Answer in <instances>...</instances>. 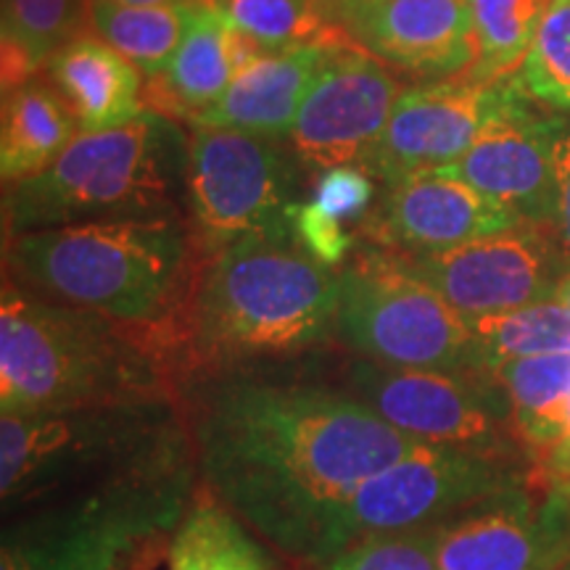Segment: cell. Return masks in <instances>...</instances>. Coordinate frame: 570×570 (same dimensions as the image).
<instances>
[{
	"label": "cell",
	"instance_id": "1",
	"mask_svg": "<svg viewBox=\"0 0 570 570\" xmlns=\"http://www.w3.org/2000/svg\"><path fill=\"white\" fill-rule=\"evenodd\" d=\"M185 423L212 494L277 550L312 566L348 497L423 444L352 391L252 375L196 381Z\"/></svg>",
	"mask_w": 570,
	"mask_h": 570
},
{
	"label": "cell",
	"instance_id": "2",
	"mask_svg": "<svg viewBox=\"0 0 570 570\" xmlns=\"http://www.w3.org/2000/svg\"><path fill=\"white\" fill-rule=\"evenodd\" d=\"M125 327L3 277L0 412L32 415L173 399L159 346L132 338Z\"/></svg>",
	"mask_w": 570,
	"mask_h": 570
},
{
	"label": "cell",
	"instance_id": "3",
	"mask_svg": "<svg viewBox=\"0 0 570 570\" xmlns=\"http://www.w3.org/2000/svg\"><path fill=\"white\" fill-rule=\"evenodd\" d=\"M196 473L185 439L127 473L11 512L0 570H146L194 502Z\"/></svg>",
	"mask_w": 570,
	"mask_h": 570
},
{
	"label": "cell",
	"instance_id": "4",
	"mask_svg": "<svg viewBox=\"0 0 570 570\" xmlns=\"http://www.w3.org/2000/svg\"><path fill=\"white\" fill-rule=\"evenodd\" d=\"M194 235L177 219H101L6 238V277L125 325H159L188 281Z\"/></svg>",
	"mask_w": 570,
	"mask_h": 570
},
{
	"label": "cell",
	"instance_id": "5",
	"mask_svg": "<svg viewBox=\"0 0 570 570\" xmlns=\"http://www.w3.org/2000/svg\"><path fill=\"white\" fill-rule=\"evenodd\" d=\"M188 196V142L161 111L80 132L42 173L3 196L6 238L101 219H177Z\"/></svg>",
	"mask_w": 570,
	"mask_h": 570
},
{
	"label": "cell",
	"instance_id": "6",
	"mask_svg": "<svg viewBox=\"0 0 570 570\" xmlns=\"http://www.w3.org/2000/svg\"><path fill=\"white\" fill-rule=\"evenodd\" d=\"M338 275L298 244L240 238L212 254L190 336L214 365L309 352L336 336Z\"/></svg>",
	"mask_w": 570,
	"mask_h": 570
},
{
	"label": "cell",
	"instance_id": "7",
	"mask_svg": "<svg viewBox=\"0 0 570 570\" xmlns=\"http://www.w3.org/2000/svg\"><path fill=\"white\" fill-rule=\"evenodd\" d=\"M185 439L188 423L175 399L0 415L3 512L114 479Z\"/></svg>",
	"mask_w": 570,
	"mask_h": 570
},
{
	"label": "cell",
	"instance_id": "8",
	"mask_svg": "<svg viewBox=\"0 0 570 570\" xmlns=\"http://www.w3.org/2000/svg\"><path fill=\"white\" fill-rule=\"evenodd\" d=\"M336 338L386 367L491 373L468 320L386 248L338 273Z\"/></svg>",
	"mask_w": 570,
	"mask_h": 570
},
{
	"label": "cell",
	"instance_id": "9",
	"mask_svg": "<svg viewBox=\"0 0 570 570\" xmlns=\"http://www.w3.org/2000/svg\"><path fill=\"white\" fill-rule=\"evenodd\" d=\"M194 244L217 254L240 238L296 244L294 169L273 138L194 125L188 140Z\"/></svg>",
	"mask_w": 570,
	"mask_h": 570
},
{
	"label": "cell",
	"instance_id": "10",
	"mask_svg": "<svg viewBox=\"0 0 570 570\" xmlns=\"http://www.w3.org/2000/svg\"><path fill=\"white\" fill-rule=\"evenodd\" d=\"M512 487H518V475L508 460L458 446L417 444L348 497L317 566L356 539L433 529Z\"/></svg>",
	"mask_w": 570,
	"mask_h": 570
},
{
	"label": "cell",
	"instance_id": "11",
	"mask_svg": "<svg viewBox=\"0 0 570 570\" xmlns=\"http://www.w3.org/2000/svg\"><path fill=\"white\" fill-rule=\"evenodd\" d=\"M348 391L386 423L423 444L458 446L508 458V394L491 373L386 367L356 360L346 370Z\"/></svg>",
	"mask_w": 570,
	"mask_h": 570
},
{
	"label": "cell",
	"instance_id": "12",
	"mask_svg": "<svg viewBox=\"0 0 570 570\" xmlns=\"http://www.w3.org/2000/svg\"><path fill=\"white\" fill-rule=\"evenodd\" d=\"M531 106L520 80L433 82L402 90L362 169L386 185L454 164L497 119Z\"/></svg>",
	"mask_w": 570,
	"mask_h": 570
},
{
	"label": "cell",
	"instance_id": "13",
	"mask_svg": "<svg viewBox=\"0 0 570 570\" xmlns=\"http://www.w3.org/2000/svg\"><path fill=\"white\" fill-rule=\"evenodd\" d=\"M547 230L520 223L439 254L394 256L462 317L497 315L554 298L570 262Z\"/></svg>",
	"mask_w": 570,
	"mask_h": 570
},
{
	"label": "cell",
	"instance_id": "14",
	"mask_svg": "<svg viewBox=\"0 0 570 570\" xmlns=\"http://www.w3.org/2000/svg\"><path fill=\"white\" fill-rule=\"evenodd\" d=\"M402 96L386 63L365 48L338 46L306 92L288 138L309 169L362 164Z\"/></svg>",
	"mask_w": 570,
	"mask_h": 570
},
{
	"label": "cell",
	"instance_id": "15",
	"mask_svg": "<svg viewBox=\"0 0 570 570\" xmlns=\"http://www.w3.org/2000/svg\"><path fill=\"white\" fill-rule=\"evenodd\" d=\"M439 570H560L570 560V518L552 499L533 504L512 487L436 525Z\"/></svg>",
	"mask_w": 570,
	"mask_h": 570
},
{
	"label": "cell",
	"instance_id": "16",
	"mask_svg": "<svg viewBox=\"0 0 570 570\" xmlns=\"http://www.w3.org/2000/svg\"><path fill=\"white\" fill-rule=\"evenodd\" d=\"M560 125L562 119L541 117L533 106H525L489 125L458 161L436 169V175L473 185L523 223L554 230V138Z\"/></svg>",
	"mask_w": 570,
	"mask_h": 570
},
{
	"label": "cell",
	"instance_id": "17",
	"mask_svg": "<svg viewBox=\"0 0 570 570\" xmlns=\"http://www.w3.org/2000/svg\"><path fill=\"white\" fill-rule=\"evenodd\" d=\"M520 223L518 214L473 185L428 173L386 185V196L362 230L391 254L415 256L446 252Z\"/></svg>",
	"mask_w": 570,
	"mask_h": 570
},
{
	"label": "cell",
	"instance_id": "18",
	"mask_svg": "<svg viewBox=\"0 0 570 570\" xmlns=\"http://www.w3.org/2000/svg\"><path fill=\"white\" fill-rule=\"evenodd\" d=\"M344 30L375 59L428 80L468 75L479 53L468 0H370Z\"/></svg>",
	"mask_w": 570,
	"mask_h": 570
},
{
	"label": "cell",
	"instance_id": "19",
	"mask_svg": "<svg viewBox=\"0 0 570 570\" xmlns=\"http://www.w3.org/2000/svg\"><path fill=\"white\" fill-rule=\"evenodd\" d=\"M352 46V42H348ZM338 46H302L262 56L233 77L217 104L190 125L225 127L259 138H283L294 127L306 92Z\"/></svg>",
	"mask_w": 570,
	"mask_h": 570
},
{
	"label": "cell",
	"instance_id": "20",
	"mask_svg": "<svg viewBox=\"0 0 570 570\" xmlns=\"http://www.w3.org/2000/svg\"><path fill=\"white\" fill-rule=\"evenodd\" d=\"M46 69L82 132L109 130L146 111L140 104V69L101 38L80 35L61 48Z\"/></svg>",
	"mask_w": 570,
	"mask_h": 570
},
{
	"label": "cell",
	"instance_id": "21",
	"mask_svg": "<svg viewBox=\"0 0 570 570\" xmlns=\"http://www.w3.org/2000/svg\"><path fill=\"white\" fill-rule=\"evenodd\" d=\"M80 122L53 85L24 82L3 96L0 127V175L6 185L42 173L80 135Z\"/></svg>",
	"mask_w": 570,
	"mask_h": 570
},
{
	"label": "cell",
	"instance_id": "22",
	"mask_svg": "<svg viewBox=\"0 0 570 570\" xmlns=\"http://www.w3.org/2000/svg\"><path fill=\"white\" fill-rule=\"evenodd\" d=\"M233 82L230 56H227V19L209 0L190 13L188 30L167 69L161 71V92L175 117L194 122L223 98Z\"/></svg>",
	"mask_w": 570,
	"mask_h": 570
},
{
	"label": "cell",
	"instance_id": "23",
	"mask_svg": "<svg viewBox=\"0 0 570 570\" xmlns=\"http://www.w3.org/2000/svg\"><path fill=\"white\" fill-rule=\"evenodd\" d=\"M90 0H3V96L85 35Z\"/></svg>",
	"mask_w": 570,
	"mask_h": 570
},
{
	"label": "cell",
	"instance_id": "24",
	"mask_svg": "<svg viewBox=\"0 0 570 570\" xmlns=\"http://www.w3.org/2000/svg\"><path fill=\"white\" fill-rule=\"evenodd\" d=\"M167 554L169 570H273L265 547L212 491L194 497Z\"/></svg>",
	"mask_w": 570,
	"mask_h": 570
},
{
	"label": "cell",
	"instance_id": "25",
	"mask_svg": "<svg viewBox=\"0 0 570 570\" xmlns=\"http://www.w3.org/2000/svg\"><path fill=\"white\" fill-rule=\"evenodd\" d=\"M510 399L512 425L531 446L552 449L568 436L570 354L529 356L491 370Z\"/></svg>",
	"mask_w": 570,
	"mask_h": 570
},
{
	"label": "cell",
	"instance_id": "26",
	"mask_svg": "<svg viewBox=\"0 0 570 570\" xmlns=\"http://www.w3.org/2000/svg\"><path fill=\"white\" fill-rule=\"evenodd\" d=\"M196 6H125L114 0H90V24L98 38L132 61L142 75L156 77L167 69L183 42Z\"/></svg>",
	"mask_w": 570,
	"mask_h": 570
},
{
	"label": "cell",
	"instance_id": "27",
	"mask_svg": "<svg viewBox=\"0 0 570 570\" xmlns=\"http://www.w3.org/2000/svg\"><path fill=\"white\" fill-rule=\"evenodd\" d=\"M233 27L267 51H291L302 46H348V30L336 27L323 0H209Z\"/></svg>",
	"mask_w": 570,
	"mask_h": 570
},
{
	"label": "cell",
	"instance_id": "28",
	"mask_svg": "<svg viewBox=\"0 0 570 570\" xmlns=\"http://www.w3.org/2000/svg\"><path fill=\"white\" fill-rule=\"evenodd\" d=\"M465 320L489 370L529 356L570 354V309L554 298Z\"/></svg>",
	"mask_w": 570,
	"mask_h": 570
},
{
	"label": "cell",
	"instance_id": "29",
	"mask_svg": "<svg viewBox=\"0 0 570 570\" xmlns=\"http://www.w3.org/2000/svg\"><path fill=\"white\" fill-rule=\"evenodd\" d=\"M468 6L479 53L465 80H502L523 67L550 0H468Z\"/></svg>",
	"mask_w": 570,
	"mask_h": 570
},
{
	"label": "cell",
	"instance_id": "30",
	"mask_svg": "<svg viewBox=\"0 0 570 570\" xmlns=\"http://www.w3.org/2000/svg\"><path fill=\"white\" fill-rule=\"evenodd\" d=\"M518 80L531 101L570 114V0H550Z\"/></svg>",
	"mask_w": 570,
	"mask_h": 570
},
{
	"label": "cell",
	"instance_id": "31",
	"mask_svg": "<svg viewBox=\"0 0 570 570\" xmlns=\"http://www.w3.org/2000/svg\"><path fill=\"white\" fill-rule=\"evenodd\" d=\"M323 570H439L433 529L373 533L327 558Z\"/></svg>",
	"mask_w": 570,
	"mask_h": 570
},
{
	"label": "cell",
	"instance_id": "32",
	"mask_svg": "<svg viewBox=\"0 0 570 570\" xmlns=\"http://www.w3.org/2000/svg\"><path fill=\"white\" fill-rule=\"evenodd\" d=\"M294 238L312 259L327 269L344 265L346 256L354 248V235L346 233L344 219L336 214L325 212L315 202H306L296 206L294 214Z\"/></svg>",
	"mask_w": 570,
	"mask_h": 570
},
{
	"label": "cell",
	"instance_id": "33",
	"mask_svg": "<svg viewBox=\"0 0 570 570\" xmlns=\"http://www.w3.org/2000/svg\"><path fill=\"white\" fill-rule=\"evenodd\" d=\"M375 185L370 173L362 167H333L320 175L312 202L323 206L325 212L336 214L338 219H360L370 214Z\"/></svg>",
	"mask_w": 570,
	"mask_h": 570
},
{
	"label": "cell",
	"instance_id": "34",
	"mask_svg": "<svg viewBox=\"0 0 570 570\" xmlns=\"http://www.w3.org/2000/svg\"><path fill=\"white\" fill-rule=\"evenodd\" d=\"M554 183H558L554 233L570 262V119H562L558 138H554Z\"/></svg>",
	"mask_w": 570,
	"mask_h": 570
},
{
	"label": "cell",
	"instance_id": "35",
	"mask_svg": "<svg viewBox=\"0 0 570 570\" xmlns=\"http://www.w3.org/2000/svg\"><path fill=\"white\" fill-rule=\"evenodd\" d=\"M550 468L560 475H570V436L550 449Z\"/></svg>",
	"mask_w": 570,
	"mask_h": 570
},
{
	"label": "cell",
	"instance_id": "36",
	"mask_svg": "<svg viewBox=\"0 0 570 570\" xmlns=\"http://www.w3.org/2000/svg\"><path fill=\"white\" fill-rule=\"evenodd\" d=\"M125 6H177V3H204V0H114Z\"/></svg>",
	"mask_w": 570,
	"mask_h": 570
},
{
	"label": "cell",
	"instance_id": "37",
	"mask_svg": "<svg viewBox=\"0 0 570 570\" xmlns=\"http://www.w3.org/2000/svg\"><path fill=\"white\" fill-rule=\"evenodd\" d=\"M554 302H560L562 306H568V309H570V269L566 275H562V281L558 283V291H554Z\"/></svg>",
	"mask_w": 570,
	"mask_h": 570
},
{
	"label": "cell",
	"instance_id": "38",
	"mask_svg": "<svg viewBox=\"0 0 570 570\" xmlns=\"http://www.w3.org/2000/svg\"><path fill=\"white\" fill-rule=\"evenodd\" d=\"M370 0H338V21H344L348 13L362 9V6H367Z\"/></svg>",
	"mask_w": 570,
	"mask_h": 570
},
{
	"label": "cell",
	"instance_id": "39",
	"mask_svg": "<svg viewBox=\"0 0 570 570\" xmlns=\"http://www.w3.org/2000/svg\"><path fill=\"white\" fill-rule=\"evenodd\" d=\"M323 3L327 6V11H331V17L338 21V0H323Z\"/></svg>",
	"mask_w": 570,
	"mask_h": 570
},
{
	"label": "cell",
	"instance_id": "40",
	"mask_svg": "<svg viewBox=\"0 0 570 570\" xmlns=\"http://www.w3.org/2000/svg\"><path fill=\"white\" fill-rule=\"evenodd\" d=\"M568 436H570V407H568ZM568 436H566V439H568Z\"/></svg>",
	"mask_w": 570,
	"mask_h": 570
},
{
	"label": "cell",
	"instance_id": "41",
	"mask_svg": "<svg viewBox=\"0 0 570 570\" xmlns=\"http://www.w3.org/2000/svg\"><path fill=\"white\" fill-rule=\"evenodd\" d=\"M560 570H570V560H568V562H566V566H562Z\"/></svg>",
	"mask_w": 570,
	"mask_h": 570
}]
</instances>
